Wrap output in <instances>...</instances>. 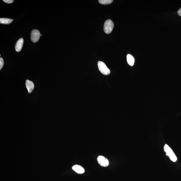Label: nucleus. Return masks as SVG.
<instances>
[{"label":"nucleus","mask_w":181,"mask_h":181,"mask_svg":"<svg viewBox=\"0 0 181 181\" xmlns=\"http://www.w3.org/2000/svg\"><path fill=\"white\" fill-rule=\"evenodd\" d=\"M164 149V151L166 153V155L168 156L171 161L174 162L177 161V158L176 155L173 152L172 149L167 145L166 144L165 145Z\"/></svg>","instance_id":"f257e3e1"},{"label":"nucleus","mask_w":181,"mask_h":181,"mask_svg":"<svg viewBox=\"0 0 181 181\" xmlns=\"http://www.w3.org/2000/svg\"><path fill=\"white\" fill-rule=\"evenodd\" d=\"M114 24L111 20H107L104 23V31L107 34L111 33L114 28Z\"/></svg>","instance_id":"f03ea898"},{"label":"nucleus","mask_w":181,"mask_h":181,"mask_svg":"<svg viewBox=\"0 0 181 181\" xmlns=\"http://www.w3.org/2000/svg\"><path fill=\"white\" fill-rule=\"evenodd\" d=\"M98 66L99 70L103 75H108L110 74V70L103 62L99 61L98 63Z\"/></svg>","instance_id":"7ed1b4c3"},{"label":"nucleus","mask_w":181,"mask_h":181,"mask_svg":"<svg viewBox=\"0 0 181 181\" xmlns=\"http://www.w3.org/2000/svg\"><path fill=\"white\" fill-rule=\"evenodd\" d=\"M41 34L38 30L34 29L32 31L31 33V40L34 43L37 42L38 41Z\"/></svg>","instance_id":"20e7f679"},{"label":"nucleus","mask_w":181,"mask_h":181,"mask_svg":"<svg viewBox=\"0 0 181 181\" xmlns=\"http://www.w3.org/2000/svg\"><path fill=\"white\" fill-rule=\"evenodd\" d=\"M97 161L101 166L106 167L109 165V161L107 159L103 156H100L97 158Z\"/></svg>","instance_id":"39448f33"},{"label":"nucleus","mask_w":181,"mask_h":181,"mask_svg":"<svg viewBox=\"0 0 181 181\" xmlns=\"http://www.w3.org/2000/svg\"><path fill=\"white\" fill-rule=\"evenodd\" d=\"M24 43V39L21 38L18 40L15 45V49L17 52H19L21 50Z\"/></svg>","instance_id":"423d86ee"},{"label":"nucleus","mask_w":181,"mask_h":181,"mask_svg":"<svg viewBox=\"0 0 181 181\" xmlns=\"http://www.w3.org/2000/svg\"><path fill=\"white\" fill-rule=\"evenodd\" d=\"M26 85L27 88L28 90L29 93H31L34 88V85L32 81L27 80L26 82Z\"/></svg>","instance_id":"0eeeda50"},{"label":"nucleus","mask_w":181,"mask_h":181,"mask_svg":"<svg viewBox=\"0 0 181 181\" xmlns=\"http://www.w3.org/2000/svg\"><path fill=\"white\" fill-rule=\"evenodd\" d=\"M72 169L78 174H83L85 172V169L81 166L76 165L72 167Z\"/></svg>","instance_id":"6e6552de"},{"label":"nucleus","mask_w":181,"mask_h":181,"mask_svg":"<svg viewBox=\"0 0 181 181\" xmlns=\"http://www.w3.org/2000/svg\"><path fill=\"white\" fill-rule=\"evenodd\" d=\"M127 60L128 64L129 65L132 66L134 65L135 62V59L131 55L127 54Z\"/></svg>","instance_id":"1a4fd4ad"},{"label":"nucleus","mask_w":181,"mask_h":181,"mask_svg":"<svg viewBox=\"0 0 181 181\" xmlns=\"http://www.w3.org/2000/svg\"><path fill=\"white\" fill-rule=\"evenodd\" d=\"M13 20V19L8 18H1L0 19V23L1 24H9L11 23Z\"/></svg>","instance_id":"9d476101"},{"label":"nucleus","mask_w":181,"mask_h":181,"mask_svg":"<svg viewBox=\"0 0 181 181\" xmlns=\"http://www.w3.org/2000/svg\"><path fill=\"white\" fill-rule=\"evenodd\" d=\"M113 0H99V3L103 5H108L113 2Z\"/></svg>","instance_id":"9b49d317"},{"label":"nucleus","mask_w":181,"mask_h":181,"mask_svg":"<svg viewBox=\"0 0 181 181\" xmlns=\"http://www.w3.org/2000/svg\"><path fill=\"white\" fill-rule=\"evenodd\" d=\"M4 65V60L2 58H0V70H1L3 68Z\"/></svg>","instance_id":"f8f14e48"},{"label":"nucleus","mask_w":181,"mask_h":181,"mask_svg":"<svg viewBox=\"0 0 181 181\" xmlns=\"http://www.w3.org/2000/svg\"><path fill=\"white\" fill-rule=\"evenodd\" d=\"M3 1L7 3H11L14 1L13 0H3Z\"/></svg>","instance_id":"ddd939ff"},{"label":"nucleus","mask_w":181,"mask_h":181,"mask_svg":"<svg viewBox=\"0 0 181 181\" xmlns=\"http://www.w3.org/2000/svg\"><path fill=\"white\" fill-rule=\"evenodd\" d=\"M178 13L179 16L181 17V7L179 9Z\"/></svg>","instance_id":"4468645a"},{"label":"nucleus","mask_w":181,"mask_h":181,"mask_svg":"<svg viewBox=\"0 0 181 181\" xmlns=\"http://www.w3.org/2000/svg\"><path fill=\"white\" fill-rule=\"evenodd\" d=\"M42 36V34H41V35H40V36Z\"/></svg>","instance_id":"2eb2a0df"}]
</instances>
